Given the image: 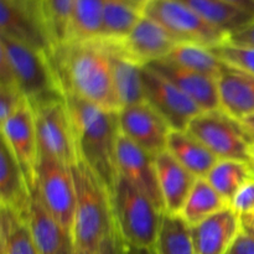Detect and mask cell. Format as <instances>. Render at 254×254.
Instances as JSON below:
<instances>
[{
  "instance_id": "30bf717a",
  "label": "cell",
  "mask_w": 254,
  "mask_h": 254,
  "mask_svg": "<svg viewBox=\"0 0 254 254\" xmlns=\"http://www.w3.org/2000/svg\"><path fill=\"white\" fill-rule=\"evenodd\" d=\"M0 35L47 55L55 49L40 0H0Z\"/></svg>"
},
{
  "instance_id": "8fae6325",
  "label": "cell",
  "mask_w": 254,
  "mask_h": 254,
  "mask_svg": "<svg viewBox=\"0 0 254 254\" xmlns=\"http://www.w3.org/2000/svg\"><path fill=\"white\" fill-rule=\"evenodd\" d=\"M141 76L146 103L165 119L171 130L186 131L192 119L202 113L192 99L151 67L144 66Z\"/></svg>"
},
{
  "instance_id": "f6af8a7d",
  "label": "cell",
  "mask_w": 254,
  "mask_h": 254,
  "mask_svg": "<svg viewBox=\"0 0 254 254\" xmlns=\"http://www.w3.org/2000/svg\"><path fill=\"white\" fill-rule=\"evenodd\" d=\"M77 254H78V253H77Z\"/></svg>"
},
{
  "instance_id": "e575fe53",
  "label": "cell",
  "mask_w": 254,
  "mask_h": 254,
  "mask_svg": "<svg viewBox=\"0 0 254 254\" xmlns=\"http://www.w3.org/2000/svg\"><path fill=\"white\" fill-rule=\"evenodd\" d=\"M231 207L238 215L254 213V179L246 184L233 198Z\"/></svg>"
},
{
  "instance_id": "7c38bea8",
  "label": "cell",
  "mask_w": 254,
  "mask_h": 254,
  "mask_svg": "<svg viewBox=\"0 0 254 254\" xmlns=\"http://www.w3.org/2000/svg\"><path fill=\"white\" fill-rule=\"evenodd\" d=\"M122 135L155 158L166 151L171 128L149 103L135 104L118 112Z\"/></svg>"
},
{
  "instance_id": "74e56055",
  "label": "cell",
  "mask_w": 254,
  "mask_h": 254,
  "mask_svg": "<svg viewBox=\"0 0 254 254\" xmlns=\"http://www.w3.org/2000/svg\"><path fill=\"white\" fill-rule=\"evenodd\" d=\"M227 254H254V240L241 231Z\"/></svg>"
},
{
  "instance_id": "ba28073f",
  "label": "cell",
  "mask_w": 254,
  "mask_h": 254,
  "mask_svg": "<svg viewBox=\"0 0 254 254\" xmlns=\"http://www.w3.org/2000/svg\"><path fill=\"white\" fill-rule=\"evenodd\" d=\"M34 189L46 210L73 233L76 188L69 165L39 153Z\"/></svg>"
},
{
  "instance_id": "6da1fadb",
  "label": "cell",
  "mask_w": 254,
  "mask_h": 254,
  "mask_svg": "<svg viewBox=\"0 0 254 254\" xmlns=\"http://www.w3.org/2000/svg\"><path fill=\"white\" fill-rule=\"evenodd\" d=\"M62 93L74 94L111 112L121 111L103 40L66 42L49 55Z\"/></svg>"
},
{
  "instance_id": "ee69618b",
  "label": "cell",
  "mask_w": 254,
  "mask_h": 254,
  "mask_svg": "<svg viewBox=\"0 0 254 254\" xmlns=\"http://www.w3.org/2000/svg\"><path fill=\"white\" fill-rule=\"evenodd\" d=\"M78 254H98V253H91V252H81V251H77Z\"/></svg>"
},
{
  "instance_id": "9a60e30c",
  "label": "cell",
  "mask_w": 254,
  "mask_h": 254,
  "mask_svg": "<svg viewBox=\"0 0 254 254\" xmlns=\"http://www.w3.org/2000/svg\"><path fill=\"white\" fill-rule=\"evenodd\" d=\"M119 44L129 59L144 67L166 59L179 42L155 20L143 15Z\"/></svg>"
},
{
  "instance_id": "52a82bcc",
  "label": "cell",
  "mask_w": 254,
  "mask_h": 254,
  "mask_svg": "<svg viewBox=\"0 0 254 254\" xmlns=\"http://www.w3.org/2000/svg\"><path fill=\"white\" fill-rule=\"evenodd\" d=\"M144 15L160 24L179 44H196L213 49L228 36L201 19L180 0H146Z\"/></svg>"
},
{
  "instance_id": "ffe728a7",
  "label": "cell",
  "mask_w": 254,
  "mask_h": 254,
  "mask_svg": "<svg viewBox=\"0 0 254 254\" xmlns=\"http://www.w3.org/2000/svg\"><path fill=\"white\" fill-rule=\"evenodd\" d=\"M154 160L165 213L179 216L197 179L168 151L156 155Z\"/></svg>"
},
{
  "instance_id": "8d00e7d4",
  "label": "cell",
  "mask_w": 254,
  "mask_h": 254,
  "mask_svg": "<svg viewBox=\"0 0 254 254\" xmlns=\"http://www.w3.org/2000/svg\"><path fill=\"white\" fill-rule=\"evenodd\" d=\"M226 42L235 46L254 49V22L246 26L245 29L230 35Z\"/></svg>"
},
{
  "instance_id": "d6986e66",
  "label": "cell",
  "mask_w": 254,
  "mask_h": 254,
  "mask_svg": "<svg viewBox=\"0 0 254 254\" xmlns=\"http://www.w3.org/2000/svg\"><path fill=\"white\" fill-rule=\"evenodd\" d=\"M32 201V189L21 166L6 144L0 148V202L1 207L11 211L21 220L29 218Z\"/></svg>"
},
{
  "instance_id": "f35d334b",
  "label": "cell",
  "mask_w": 254,
  "mask_h": 254,
  "mask_svg": "<svg viewBox=\"0 0 254 254\" xmlns=\"http://www.w3.org/2000/svg\"><path fill=\"white\" fill-rule=\"evenodd\" d=\"M241 228L243 232L247 233L248 236L254 240V213H246V215H240Z\"/></svg>"
},
{
  "instance_id": "44dd1931",
  "label": "cell",
  "mask_w": 254,
  "mask_h": 254,
  "mask_svg": "<svg viewBox=\"0 0 254 254\" xmlns=\"http://www.w3.org/2000/svg\"><path fill=\"white\" fill-rule=\"evenodd\" d=\"M221 109L236 121L254 114V74L225 64L217 81Z\"/></svg>"
},
{
  "instance_id": "60d3db41",
  "label": "cell",
  "mask_w": 254,
  "mask_h": 254,
  "mask_svg": "<svg viewBox=\"0 0 254 254\" xmlns=\"http://www.w3.org/2000/svg\"><path fill=\"white\" fill-rule=\"evenodd\" d=\"M238 122H240V124L242 126V128L245 129L247 135L252 139V141L254 143V114L246 117V118L241 119V121Z\"/></svg>"
},
{
  "instance_id": "b9f144b4",
  "label": "cell",
  "mask_w": 254,
  "mask_h": 254,
  "mask_svg": "<svg viewBox=\"0 0 254 254\" xmlns=\"http://www.w3.org/2000/svg\"><path fill=\"white\" fill-rule=\"evenodd\" d=\"M126 254H158V252L155 247H134V246L126 245Z\"/></svg>"
},
{
  "instance_id": "d6a6232c",
  "label": "cell",
  "mask_w": 254,
  "mask_h": 254,
  "mask_svg": "<svg viewBox=\"0 0 254 254\" xmlns=\"http://www.w3.org/2000/svg\"><path fill=\"white\" fill-rule=\"evenodd\" d=\"M210 50L223 64L254 74V49L235 46L225 42Z\"/></svg>"
},
{
  "instance_id": "9c48e42d",
  "label": "cell",
  "mask_w": 254,
  "mask_h": 254,
  "mask_svg": "<svg viewBox=\"0 0 254 254\" xmlns=\"http://www.w3.org/2000/svg\"><path fill=\"white\" fill-rule=\"evenodd\" d=\"M31 108L36 124L39 153L51 156L66 165H74L79 158L64 97L31 106Z\"/></svg>"
},
{
  "instance_id": "83f0119b",
  "label": "cell",
  "mask_w": 254,
  "mask_h": 254,
  "mask_svg": "<svg viewBox=\"0 0 254 254\" xmlns=\"http://www.w3.org/2000/svg\"><path fill=\"white\" fill-rule=\"evenodd\" d=\"M164 60L216 81H218L225 68V64L208 47L196 44H178Z\"/></svg>"
},
{
  "instance_id": "4316f807",
  "label": "cell",
  "mask_w": 254,
  "mask_h": 254,
  "mask_svg": "<svg viewBox=\"0 0 254 254\" xmlns=\"http://www.w3.org/2000/svg\"><path fill=\"white\" fill-rule=\"evenodd\" d=\"M230 206L206 179H197L179 216L189 227H192Z\"/></svg>"
},
{
  "instance_id": "2e32d148",
  "label": "cell",
  "mask_w": 254,
  "mask_h": 254,
  "mask_svg": "<svg viewBox=\"0 0 254 254\" xmlns=\"http://www.w3.org/2000/svg\"><path fill=\"white\" fill-rule=\"evenodd\" d=\"M27 226L40 254H77L73 233L46 210L34 189Z\"/></svg>"
},
{
  "instance_id": "8992f818",
  "label": "cell",
  "mask_w": 254,
  "mask_h": 254,
  "mask_svg": "<svg viewBox=\"0 0 254 254\" xmlns=\"http://www.w3.org/2000/svg\"><path fill=\"white\" fill-rule=\"evenodd\" d=\"M188 131L203 144L218 160L250 164L253 141L240 122L222 109L202 112L192 119Z\"/></svg>"
},
{
  "instance_id": "ab89813d",
  "label": "cell",
  "mask_w": 254,
  "mask_h": 254,
  "mask_svg": "<svg viewBox=\"0 0 254 254\" xmlns=\"http://www.w3.org/2000/svg\"><path fill=\"white\" fill-rule=\"evenodd\" d=\"M223 1L248 12V14L252 15L254 17V0H223Z\"/></svg>"
},
{
  "instance_id": "603a6c76",
  "label": "cell",
  "mask_w": 254,
  "mask_h": 254,
  "mask_svg": "<svg viewBox=\"0 0 254 254\" xmlns=\"http://www.w3.org/2000/svg\"><path fill=\"white\" fill-rule=\"evenodd\" d=\"M166 151L196 179H205L218 159L188 130H171Z\"/></svg>"
},
{
  "instance_id": "d590c367",
  "label": "cell",
  "mask_w": 254,
  "mask_h": 254,
  "mask_svg": "<svg viewBox=\"0 0 254 254\" xmlns=\"http://www.w3.org/2000/svg\"><path fill=\"white\" fill-rule=\"evenodd\" d=\"M98 254H126V243L116 227L102 241Z\"/></svg>"
},
{
  "instance_id": "3957f363",
  "label": "cell",
  "mask_w": 254,
  "mask_h": 254,
  "mask_svg": "<svg viewBox=\"0 0 254 254\" xmlns=\"http://www.w3.org/2000/svg\"><path fill=\"white\" fill-rule=\"evenodd\" d=\"M76 188L73 238L77 251L98 253L102 241L114 230L112 196L99 176L82 160L71 166Z\"/></svg>"
},
{
  "instance_id": "e0dca14e",
  "label": "cell",
  "mask_w": 254,
  "mask_h": 254,
  "mask_svg": "<svg viewBox=\"0 0 254 254\" xmlns=\"http://www.w3.org/2000/svg\"><path fill=\"white\" fill-rule=\"evenodd\" d=\"M241 231L240 215L230 206L190 227L195 253L227 254Z\"/></svg>"
},
{
  "instance_id": "7a4b0ae2",
  "label": "cell",
  "mask_w": 254,
  "mask_h": 254,
  "mask_svg": "<svg viewBox=\"0 0 254 254\" xmlns=\"http://www.w3.org/2000/svg\"><path fill=\"white\" fill-rule=\"evenodd\" d=\"M76 139L78 158L99 176L108 190L118 179V112H111L74 94H64Z\"/></svg>"
},
{
  "instance_id": "cb8c5ba5",
  "label": "cell",
  "mask_w": 254,
  "mask_h": 254,
  "mask_svg": "<svg viewBox=\"0 0 254 254\" xmlns=\"http://www.w3.org/2000/svg\"><path fill=\"white\" fill-rule=\"evenodd\" d=\"M196 12L207 24L227 36L245 29L254 22L248 12L223 1V0H180Z\"/></svg>"
},
{
  "instance_id": "d4e9b609",
  "label": "cell",
  "mask_w": 254,
  "mask_h": 254,
  "mask_svg": "<svg viewBox=\"0 0 254 254\" xmlns=\"http://www.w3.org/2000/svg\"><path fill=\"white\" fill-rule=\"evenodd\" d=\"M146 0H104L101 40L122 42L144 15Z\"/></svg>"
},
{
  "instance_id": "ac0fdd59",
  "label": "cell",
  "mask_w": 254,
  "mask_h": 254,
  "mask_svg": "<svg viewBox=\"0 0 254 254\" xmlns=\"http://www.w3.org/2000/svg\"><path fill=\"white\" fill-rule=\"evenodd\" d=\"M148 66L175 84L183 93L192 99L202 112L221 109L218 83L216 79L176 66L166 60L153 62Z\"/></svg>"
},
{
  "instance_id": "484cf974",
  "label": "cell",
  "mask_w": 254,
  "mask_h": 254,
  "mask_svg": "<svg viewBox=\"0 0 254 254\" xmlns=\"http://www.w3.org/2000/svg\"><path fill=\"white\" fill-rule=\"evenodd\" d=\"M103 10L104 0H76L66 42H88L101 39Z\"/></svg>"
},
{
  "instance_id": "5bb4252c",
  "label": "cell",
  "mask_w": 254,
  "mask_h": 254,
  "mask_svg": "<svg viewBox=\"0 0 254 254\" xmlns=\"http://www.w3.org/2000/svg\"><path fill=\"white\" fill-rule=\"evenodd\" d=\"M117 166L119 175L148 196L159 210L165 212L154 156L119 134L117 144Z\"/></svg>"
},
{
  "instance_id": "836d02e7",
  "label": "cell",
  "mask_w": 254,
  "mask_h": 254,
  "mask_svg": "<svg viewBox=\"0 0 254 254\" xmlns=\"http://www.w3.org/2000/svg\"><path fill=\"white\" fill-rule=\"evenodd\" d=\"M27 102L15 84H0V123L16 113Z\"/></svg>"
},
{
  "instance_id": "4dcf8cb0",
  "label": "cell",
  "mask_w": 254,
  "mask_h": 254,
  "mask_svg": "<svg viewBox=\"0 0 254 254\" xmlns=\"http://www.w3.org/2000/svg\"><path fill=\"white\" fill-rule=\"evenodd\" d=\"M158 254H196L190 227L180 216L165 213L156 242Z\"/></svg>"
},
{
  "instance_id": "7bdbcfd3",
  "label": "cell",
  "mask_w": 254,
  "mask_h": 254,
  "mask_svg": "<svg viewBox=\"0 0 254 254\" xmlns=\"http://www.w3.org/2000/svg\"><path fill=\"white\" fill-rule=\"evenodd\" d=\"M250 165L252 168L253 173H254V144L252 146V150H251V159H250Z\"/></svg>"
},
{
  "instance_id": "f546056e",
  "label": "cell",
  "mask_w": 254,
  "mask_h": 254,
  "mask_svg": "<svg viewBox=\"0 0 254 254\" xmlns=\"http://www.w3.org/2000/svg\"><path fill=\"white\" fill-rule=\"evenodd\" d=\"M0 254H40L26 221L0 207Z\"/></svg>"
},
{
  "instance_id": "7402d4cb",
  "label": "cell",
  "mask_w": 254,
  "mask_h": 254,
  "mask_svg": "<svg viewBox=\"0 0 254 254\" xmlns=\"http://www.w3.org/2000/svg\"><path fill=\"white\" fill-rule=\"evenodd\" d=\"M104 44L111 60L114 88L121 108L146 102L141 76L143 66L129 59L119 42L104 41Z\"/></svg>"
},
{
  "instance_id": "f1b7e54d",
  "label": "cell",
  "mask_w": 254,
  "mask_h": 254,
  "mask_svg": "<svg viewBox=\"0 0 254 254\" xmlns=\"http://www.w3.org/2000/svg\"><path fill=\"white\" fill-rule=\"evenodd\" d=\"M206 180L227 201L232 203L238 191L254 179V173L250 164L236 160H218Z\"/></svg>"
},
{
  "instance_id": "1f68e13d",
  "label": "cell",
  "mask_w": 254,
  "mask_h": 254,
  "mask_svg": "<svg viewBox=\"0 0 254 254\" xmlns=\"http://www.w3.org/2000/svg\"><path fill=\"white\" fill-rule=\"evenodd\" d=\"M74 2L76 0H40L45 25L55 47L66 42Z\"/></svg>"
},
{
  "instance_id": "4fadbf2b",
  "label": "cell",
  "mask_w": 254,
  "mask_h": 254,
  "mask_svg": "<svg viewBox=\"0 0 254 254\" xmlns=\"http://www.w3.org/2000/svg\"><path fill=\"white\" fill-rule=\"evenodd\" d=\"M1 124V141L6 144L21 166L31 189L34 188L36 165L39 161L35 116L29 101Z\"/></svg>"
},
{
  "instance_id": "277c9868",
  "label": "cell",
  "mask_w": 254,
  "mask_h": 254,
  "mask_svg": "<svg viewBox=\"0 0 254 254\" xmlns=\"http://www.w3.org/2000/svg\"><path fill=\"white\" fill-rule=\"evenodd\" d=\"M0 84H15L31 106L64 98L49 55L0 35Z\"/></svg>"
},
{
  "instance_id": "5b68a950",
  "label": "cell",
  "mask_w": 254,
  "mask_h": 254,
  "mask_svg": "<svg viewBox=\"0 0 254 254\" xmlns=\"http://www.w3.org/2000/svg\"><path fill=\"white\" fill-rule=\"evenodd\" d=\"M111 196L114 225L126 245L155 247L165 212L122 175Z\"/></svg>"
}]
</instances>
